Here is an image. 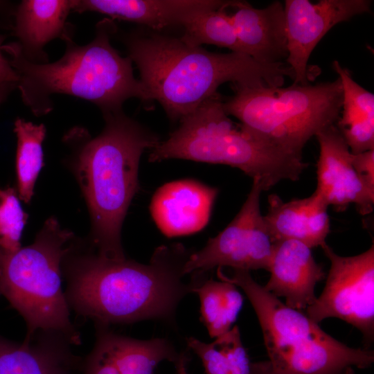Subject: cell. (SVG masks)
I'll list each match as a JSON object with an SVG mask.
<instances>
[{"label": "cell", "mask_w": 374, "mask_h": 374, "mask_svg": "<svg viewBox=\"0 0 374 374\" xmlns=\"http://www.w3.org/2000/svg\"><path fill=\"white\" fill-rule=\"evenodd\" d=\"M321 247L330 267L322 293L306 315L317 323L330 317L350 323L368 348L374 339V246L353 256L337 255L326 242Z\"/></svg>", "instance_id": "9c48e42d"}, {"label": "cell", "mask_w": 374, "mask_h": 374, "mask_svg": "<svg viewBox=\"0 0 374 374\" xmlns=\"http://www.w3.org/2000/svg\"><path fill=\"white\" fill-rule=\"evenodd\" d=\"M10 3L6 1H0V13L9 10Z\"/></svg>", "instance_id": "d6a6232c"}, {"label": "cell", "mask_w": 374, "mask_h": 374, "mask_svg": "<svg viewBox=\"0 0 374 374\" xmlns=\"http://www.w3.org/2000/svg\"><path fill=\"white\" fill-rule=\"evenodd\" d=\"M221 0H71L72 12H95L154 30L181 26L195 12L222 7Z\"/></svg>", "instance_id": "e0dca14e"}, {"label": "cell", "mask_w": 374, "mask_h": 374, "mask_svg": "<svg viewBox=\"0 0 374 374\" xmlns=\"http://www.w3.org/2000/svg\"><path fill=\"white\" fill-rule=\"evenodd\" d=\"M71 0H22L14 9L12 33L21 53L36 64L48 62L45 46L71 31L66 21Z\"/></svg>", "instance_id": "d6986e66"}, {"label": "cell", "mask_w": 374, "mask_h": 374, "mask_svg": "<svg viewBox=\"0 0 374 374\" xmlns=\"http://www.w3.org/2000/svg\"><path fill=\"white\" fill-rule=\"evenodd\" d=\"M351 163L362 183L374 192V150L351 153Z\"/></svg>", "instance_id": "83f0119b"}, {"label": "cell", "mask_w": 374, "mask_h": 374, "mask_svg": "<svg viewBox=\"0 0 374 374\" xmlns=\"http://www.w3.org/2000/svg\"><path fill=\"white\" fill-rule=\"evenodd\" d=\"M218 190L193 179H181L157 189L150 212L159 229L167 237L201 231L208 224Z\"/></svg>", "instance_id": "4fadbf2b"}, {"label": "cell", "mask_w": 374, "mask_h": 374, "mask_svg": "<svg viewBox=\"0 0 374 374\" xmlns=\"http://www.w3.org/2000/svg\"><path fill=\"white\" fill-rule=\"evenodd\" d=\"M217 93L180 121L164 141L151 150L149 161L191 160L237 168L267 190L285 179L296 181L307 167L302 159L264 141L233 123Z\"/></svg>", "instance_id": "5b68a950"}, {"label": "cell", "mask_w": 374, "mask_h": 374, "mask_svg": "<svg viewBox=\"0 0 374 374\" xmlns=\"http://www.w3.org/2000/svg\"><path fill=\"white\" fill-rule=\"evenodd\" d=\"M190 255L181 244L157 247L147 264L68 252L62 263L68 305L100 326L169 319L198 284L182 280Z\"/></svg>", "instance_id": "6da1fadb"}, {"label": "cell", "mask_w": 374, "mask_h": 374, "mask_svg": "<svg viewBox=\"0 0 374 374\" xmlns=\"http://www.w3.org/2000/svg\"><path fill=\"white\" fill-rule=\"evenodd\" d=\"M217 274L240 287L251 302L275 374H355V368H367L373 363V350L337 340L306 314L267 292L250 271L235 269L228 276L217 268Z\"/></svg>", "instance_id": "8992f818"}, {"label": "cell", "mask_w": 374, "mask_h": 374, "mask_svg": "<svg viewBox=\"0 0 374 374\" xmlns=\"http://www.w3.org/2000/svg\"><path fill=\"white\" fill-rule=\"evenodd\" d=\"M315 136L320 148L315 190L337 211H344L353 204L362 215L372 213L374 192L355 171L350 149L336 125L323 129Z\"/></svg>", "instance_id": "7c38bea8"}, {"label": "cell", "mask_w": 374, "mask_h": 374, "mask_svg": "<svg viewBox=\"0 0 374 374\" xmlns=\"http://www.w3.org/2000/svg\"><path fill=\"white\" fill-rule=\"evenodd\" d=\"M370 0H285V26L287 65L293 84H309L308 62L317 44L336 24L371 11Z\"/></svg>", "instance_id": "8fae6325"}, {"label": "cell", "mask_w": 374, "mask_h": 374, "mask_svg": "<svg viewBox=\"0 0 374 374\" xmlns=\"http://www.w3.org/2000/svg\"><path fill=\"white\" fill-rule=\"evenodd\" d=\"M250 374H275L268 360L251 364Z\"/></svg>", "instance_id": "f546056e"}, {"label": "cell", "mask_w": 374, "mask_h": 374, "mask_svg": "<svg viewBox=\"0 0 374 374\" xmlns=\"http://www.w3.org/2000/svg\"><path fill=\"white\" fill-rule=\"evenodd\" d=\"M268 200V212L263 216L272 242L295 240L311 249L326 242L330 231L328 205L317 190L287 202L276 195H270Z\"/></svg>", "instance_id": "ac0fdd59"}, {"label": "cell", "mask_w": 374, "mask_h": 374, "mask_svg": "<svg viewBox=\"0 0 374 374\" xmlns=\"http://www.w3.org/2000/svg\"><path fill=\"white\" fill-rule=\"evenodd\" d=\"M193 292L199 296L202 321L211 337L228 332L243 305V296L234 284L220 279L198 283Z\"/></svg>", "instance_id": "44dd1931"}, {"label": "cell", "mask_w": 374, "mask_h": 374, "mask_svg": "<svg viewBox=\"0 0 374 374\" xmlns=\"http://www.w3.org/2000/svg\"><path fill=\"white\" fill-rule=\"evenodd\" d=\"M73 234L53 217L46 220L33 242L5 254L0 264V296L24 319L28 343L37 332L57 334L79 345L61 285L62 263Z\"/></svg>", "instance_id": "52a82bcc"}, {"label": "cell", "mask_w": 374, "mask_h": 374, "mask_svg": "<svg viewBox=\"0 0 374 374\" xmlns=\"http://www.w3.org/2000/svg\"><path fill=\"white\" fill-rule=\"evenodd\" d=\"M228 6L232 10H225L246 54L264 64L287 59L283 3L276 1L265 8H256L247 1H230Z\"/></svg>", "instance_id": "2e32d148"}, {"label": "cell", "mask_w": 374, "mask_h": 374, "mask_svg": "<svg viewBox=\"0 0 374 374\" xmlns=\"http://www.w3.org/2000/svg\"><path fill=\"white\" fill-rule=\"evenodd\" d=\"M6 38V35L0 33V84L7 82L17 84V75L2 49Z\"/></svg>", "instance_id": "f1b7e54d"}, {"label": "cell", "mask_w": 374, "mask_h": 374, "mask_svg": "<svg viewBox=\"0 0 374 374\" xmlns=\"http://www.w3.org/2000/svg\"><path fill=\"white\" fill-rule=\"evenodd\" d=\"M187 357L184 353H181L179 355L177 360L175 362L177 368V374H189L187 370Z\"/></svg>", "instance_id": "1f68e13d"}, {"label": "cell", "mask_w": 374, "mask_h": 374, "mask_svg": "<svg viewBox=\"0 0 374 374\" xmlns=\"http://www.w3.org/2000/svg\"><path fill=\"white\" fill-rule=\"evenodd\" d=\"M28 216L21 207L17 190L9 186L0 188V248L5 254L21 247V233Z\"/></svg>", "instance_id": "d4e9b609"}, {"label": "cell", "mask_w": 374, "mask_h": 374, "mask_svg": "<svg viewBox=\"0 0 374 374\" xmlns=\"http://www.w3.org/2000/svg\"><path fill=\"white\" fill-rule=\"evenodd\" d=\"M270 277L263 286L295 310L307 309L316 300V285L325 278L316 262L311 248L295 240L273 242L268 270Z\"/></svg>", "instance_id": "9a60e30c"}, {"label": "cell", "mask_w": 374, "mask_h": 374, "mask_svg": "<svg viewBox=\"0 0 374 374\" xmlns=\"http://www.w3.org/2000/svg\"><path fill=\"white\" fill-rule=\"evenodd\" d=\"M14 132L17 136V190L19 199L29 203L44 164L42 143L46 130L44 124L17 118L14 123Z\"/></svg>", "instance_id": "7402d4cb"}, {"label": "cell", "mask_w": 374, "mask_h": 374, "mask_svg": "<svg viewBox=\"0 0 374 374\" xmlns=\"http://www.w3.org/2000/svg\"><path fill=\"white\" fill-rule=\"evenodd\" d=\"M332 65L343 87L341 115L335 125L352 154L374 150V95L357 84L338 61Z\"/></svg>", "instance_id": "ffe728a7"}, {"label": "cell", "mask_w": 374, "mask_h": 374, "mask_svg": "<svg viewBox=\"0 0 374 374\" xmlns=\"http://www.w3.org/2000/svg\"><path fill=\"white\" fill-rule=\"evenodd\" d=\"M16 88V83L7 82L0 84V106L6 101L10 93Z\"/></svg>", "instance_id": "4dcf8cb0"}, {"label": "cell", "mask_w": 374, "mask_h": 374, "mask_svg": "<svg viewBox=\"0 0 374 374\" xmlns=\"http://www.w3.org/2000/svg\"><path fill=\"white\" fill-rule=\"evenodd\" d=\"M109 19L99 21L92 41L79 45L73 30L62 39L63 55L57 61L36 64L26 59L17 42L4 44L2 49L15 71L23 103L37 116L52 111L53 94H66L96 105L102 112L122 110L123 103L136 98L145 103L153 101L148 90L134 75L132 61L123 57L111 44L116 32Z\"/></svg>", "instance_id": "277c9868"}, {"label": "cell", "mask_w": 374, "mask_h": 374, "mask_svg": "<svg viewBox=\"0 0 374 374\" xmlns=\"http://www.w3.org/2000/svg\"><path fill=\"white\" fill-rule=\"evenodd\" d=\"M31 344L0 336V374H62L60 352L55 345Z\"/></svg>", "instance_id": "603a6c76"}, {"label": "cell", "mask_w": 374, "mask_h": 374, "mask_svg": "<svg viewBox=\"0 0 374 374\" xmlns=\"http://www.w3.org/2000/svg\"><path fill=\"white\" fill-rule=\"evenodd\" d=\"M223 100L228 116L264 141L302 157L306 143L340 117L343 87L338 78L314 85L237 87Z\"/></svg>", "instance_id": "ba28073f"}, {"label": "cell", "mask_w": 374, "mask_h": 374, "mask_svg": "<svg viewBox=\"0 0 374 374\" xmlns=\"http://www.w3.org/2000/svg\"><path fill=\"white\" fill-rule=\"evenodd\" d=\"M228 2L220 8L198 11L188 17L181 25L184 33L179 39L190 46L213 44L245 53L225 10Z\"/></svg>", "instance_id": "cb8c5ba5"}, {"label": "cell", "mask_w": 374, "mask_h": 374, "mask_svg": "<svg viewBox=\"0 0 374 374\" xmlns=\"http://www.w3.org/2000/svg\"><path fill=\"white\" fill-rule=\"evenodd\" d=\"M260 184L253 180L247 199L234 219L199 251L190 253L185 275L202 273L216 267L235 269L268 270L273 242L261 214Z\"/></svg>", "instance_id": "30bf717a"}, {"label": "cell", "mask_w": 374, "mask_h": 374, "mask_svg": "<svg viewBox=\"0 0 374 374\" xmlns=\"http://www.w3.org/2000/svg\"><path fill=\"white\" fill-rule=\"evenodd\" d=\"M179 355L164 338L141 340L100 326L85 374H153L159 363L175 362Z\"/></svg>", "instance_id": "5bb4252c"}, {"label": "cell", "mask_w": 374, "mask_h": 374, "mask_svg": "<svg viewBox=\"0 0 374 374\" xmlns=\"http://www.w3.org/2000/svg\"><path fill=\"white\" fill-rule=\"evenodd\" d=\"M105 126L96 136L74 127L65 136L71 149V166L91 217L96 253L123 259L121 228L139 188L141 157L159 137L122 110L103 114Z\"/></svg>", "instance_id": "3957f363"}, {"label": "cell", "mask_w": 374, "mask_h": 374, "mask_svg": "<svg viewBox=\"0 0 374 374\" xmlns=\"http://www.w3.org/2000/svg\"><path fill=\"white\" fill-rule=\"evenodd\" d=\"M5 253L3 251V250L0 248V264L3 258V256H4Z\"/></svg>", "instance_id": "836d02e7"}, {"label": "cell", "mask_w": 374, "mask_h": 374, "mask_svg": "<svg viewBox=\"0 0 374 374\" xmlns=\"http://www.w3.org/2000/svg\"><path fill=\"white\" fill-rule=\"evenodd\" d=\"M141 82L172 121H180L231 82L237 87H282L294 80L287 64H264L247 54L218 53L159 33L131 34L124 40Z\"/></svg>", "instance_id": "7a4b0ae2"}, {"label": "cell", "mask_w": 374, "mask_h": 374, "mask_svg": "<svg viewBox=\"0 0 374 374\" xmlns=\"http://www.w3.org/2000/svg\"><path fill=\"white\" fill-rule=\"evenodd\" d=\"M214 342L224 355L231 374H250L251 362L242 344L238 326L216 338Z\"/></svg>", "instance_id": "484cf974"}, {"label": "cell", "mask_w": 374, "mask_h": 374, "mask_svg": "<svg viewBox=\"0 0 374 374\" xmlns=\"http://www.w3.org/2000/svg\"><path fill=\"white\" fill-rule=\"evenodd\" d=\"M187 344L201 359L206 374H231L224 355L214 341L206 343L190 337Z\"/></svg>", "instance_id": "4316f807"}]
</instances>
